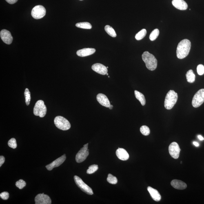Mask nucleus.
Segmentation results:
<instances>
[{"instance_id": "38", "label": "nucleus", "mask_w": 204, "mask_h": 204, "mask_svg": "<svg viewBox=\"0 0 204 204\" xmlns=\"http://www.w3.org/2000/svg\"><path fill=\"white\" fill-rule=\"evenodd\" d=\"M193 144H194L196 147H198L199 146V143H197V142L196 141H194L193 142Z\"/></svg>"}, {"instance_id": "20", "label": "nucleus", "mask_w": 204, "mask_h": 204, "mask_svg": "<svg viewBox=\"0 0 204 204\" xmlns=\"http://www.w3.org/2000/svg\"><path fill=\"white\" fill-rule=\"evenodd\" d=\"M147 190L150 194L152 199L156 201H159L161 199V196L158 191L152 187L149 186Z\"/></svg>"}, {"instance_id": "18", "label": "nucleus", "mask_w": 204, "mask_h": 204, "mask_svg": "<svg viewBox=\"0 0 204 204\" xmlns=\"http://www.w3.org/2000/svg\"><path fill=\"white\" fill-rule=\"evenodd\" d=\"M116 155L119 159L123 161L128 160L129 157V154L125 149L118 148L116 151Z\"/></svg>"}, {"instance_id": "13", "label": "nucleus", "mask_w": 204, "mask_h": 204, "mask_svg": "<svg viewBox=\"0 0 204 204\" xmlns=\"http://www.w3.org/2000/svg\"><path fill=\"white\" fill-rule=\"evenodd\" d=\"M0 36L3 42L7 44H10L13 40V38L10 32L5 29L1 31L0 32Z\"/></svg>"}, {"instance_id": "40", "label": "nucleus", "mask_w": 204, "mask_h": 204, "mask_svg": "<svg viewBox=\"0 0 204 204\" xmlns=\"http://www.w3.org/2000/svg\"><path fill=\"white\" fill-rule=\"evenodd\" d=\"M106 74H107V76H108V75H109V74L108 73H107Z\"/></svg>"}, {"instance_id": "30", "label": "nucleus", "mask_w": 204, "mask_h": 204, "mask_svg": "<svg viewBox=\"0 0 204 204\" xmlns=\"http://www.w3.org/2000/svg\"><path fill=\"white\" fill-rule=\"evenodd\" d=\"M98 169V166L97 165H93L90 166L89 167V169L87 171V174H93Z\"/></svg>"}, {"instance_id": "3", "label": "nucleus", "mask_w": 204, "mask_h": 204, "mask_svg": "<svg viewBox=\"0 0 204 204\" xmlns=\"http://www.w3.org/2000/svg\"><path fill=\"white\" fill-rule=\"evenodd\" d=\"M178 98V94L174 90H170L166 96L164 106L167 110H171L176 104Z\"/></svg>"}, {"instance_id": "34", "label": "nucleus", "mask_w": 204, "mask_h": 204, "mask_svg": "<svg viewBox=\"0 0 204 204\" xmlns=\"http://www.w3.org/2000/svg\"><path fill=\"white\" fill-rule=\"evenodd\" d=\"M0 197L3 200L8 199L9 197V194L8 192H4L0 194Z\"/></svg>"}, {"instance_id": "36", "label": "nucleus", "mask_w": 204, "mask_h": 204, "mask_svg": "<svg viewBox=\"0 0 204 204\" xmlns=\"http://www.w3.org/2000/svg\"><path fill=\"white\" fill-rule=\"evenodd\" d=\"M5 1L10 4H13L17 2L18 0H5Z\"/></svg>"}, {"instance_id": "39", "label": "nucleus", "mask_w": 204, "mask_h": 204, "mask_svg": "<svg viewBox=\"0 0 204 204\" xmlns=\"http://www.w3.org/2000/svg\"><path fill=\"white\" fill-rule=\"evenodd\" d=\"M113 105H110V107H109V109H112L113 108Z\"/></svg>"}, {"instance_id": "7", "label": "nucleus", "mask_w": 204, "mask_h": 204, "mask_svg": "<svg viewBox=\"0 0 204 204\" xmlns=\"http://www.w3.org/2000/svg\"><path fill=\"white\" fill-rule=\"evenodd\" d=\"M74 180L76 185L82 191L87 194L92 195L94 194L92 189L84 183L81 178L77 176H74Z\"/></svg>"}, {"instance_id": "6", "label": "nucleus", "mask_w": 204, "mask_h": 204, "mask_svg": "<svg viewBox=\"0 0 204 204\" xmlns=\"http://www.w3.org/2000/svg\"><path fill=\"white\" fill-rule=\"evenodd\" d=\"M204 102V89H200L195 94L192 100V105L195 108L201 106Z\"/></svg>"}, {"instance_id": "17", "label": "nucleus", "mask_w": 204, "mask_h": 204, "mask_svg": "<svg viewBox=\"0 0 204 204\" xmlns=\"http://www.w3.org/2000/svg\"><path fill=\"white\" fill-rule=\"evenodd\" d=\"M96 52V50L93 48H84L78 50L76 52L78 56L80 57H85L92 55Z\"/></svg>"}, {"instance_id": "1", "label": "nucleus", "mask_w": 204, "mask_h": 204, "mask_svg": "<svg viewBox=\"0 0 204 204\" xmlns=\"http://www.w3.org/2000/svg\"><path fill=\"white\" fill-rule=\"evenodd\" d=\"M191 48V43L189 40L185 39L180 41L176 49V56L179 59H183L188 55Z\"/></svg>"}, {"instance_id": "2", "label": "nucleus", "mask_w": 204, "mask_h": 204, "mask_svg": "<svg viewBox=\"0 0 204 204\" xmlns=\"http://www.w3.org/2000/svg\"><path fill=\"white\" fill-rule=\"evenodd\" d=\"M142 58L147 69L151 71L156 70L157 66V60L154 55L146 51L143 53Z\"/></svg>"}, {"instance_id": "19", "label": "nucleus", "mask_w": 204, "mask_h": 204, "mask_svg": "<svg viewBox=\"0 0 204 204\" xmlns=\"http://www.w3.org/2000/svg\"><path fill=\"white\" fill-rule=\"evenodd\" d=\"M171 185L174 188L179 190H183L186 188L187 186L185 182L178 180H173L171 182Z\"/></svg>"}, {"instance_id": "29", "label": "nucleus", "mask_w": 204, "mask_h": 204, "mask_svg": "<svg viewBox=\"0 0 204 204\" xmlns=\"http://www.w3.org/2000/svg\"><path fill=\"white\" fill-rule=\"evenodd\" d=\"M30 92L29 91L28 89H25L24 92V95L25 98V102L27 105H30V100H31V95Z\"/></svg>"}, {"instance_id": "33", "label": "nucleus", "mask_w": 204, "mask_h": 204, "mask_svg": "<svg viewBox=\"0 0 204 204\" xmlns=\"http://www.w3.org/2000/svg\"><path fill=\"white\" fill-rule=\"evenodd\" d=\"M197 73L200 75H203L204 74V66L202 64L198 65L197 67Z\"/></svg>"}, {"instance_id": "16", "label": "nucleus", "mask_w": 204, "mask_h": 204, "mask_svg": "<svg viewBox=\"0 0 204 204\" xmlns=\"http://www.w3.org/2000/svg\"><path fill=\"white\" fill-rule=\"evenodd\" d=\"M172 4L175 8L181 10H186L188 7L187 3L184 0H172Z\"/></svg>"}, {"instance_id": "24", "label": "nucleus", "mask_w": 204, "mask_h": 204, "mask_svg": "<svg viewBox=\"0 0 204 204\" xmlns=\"http://www.w3.org/2000/svg\"><path fill=\"white\" fill-rule=\"evenodd\" d=\"M76 26L81 28L90 29L92 28V25L87 22L80 23H76Z\"/></svg>"}, {"instance_id": "37", "label": "nucleus", "mask_w": 204, "mask_h": 204, "mask_svg": "<svg viewBox=\"0 0 204 204\" xmlns=\"http://www.w3.org/2000/svg\"><path fill=\"white\" fill-rule=\"evenodd\" d=\"M198 138L200 141H203L204 140V138L201 135H199L198 136Z\"/></svg>"}, {"instance_id": "11", "label": "nucleus", "mask_w": 204, "mask_h": 204, "mask_svg": "<svg viewBox=\"0 0 204 204\" xmlns=\"http://www.w3.org/2000/svg\"><path fill=\"white\" fill-rule=\"evenodd\" d=\"M36 204H51L52 201L49 196L44 194H40L36 196L35 198Z\"/></svg>"}, {"instance_id": "42", "label": "nucleus", "mask_w": 204, "mask_h": 204, "mask_svg": "<svg viewBox=\"0 0 204 204\" xmlns=\"http://www.w3.org/2000/svg\"><path fill=\"white\" fill-rule=\"evenodd\" d=\"M80 1H83V0H80Z\"/></svg>"}, {"instance_id": "9", "label": "nucleus", "mask_w": 204, "mask_h": 204, "mask_svg": "<svg viewBox=\"0 0 204 204\" xmlns=\"http://www.w3.org/2000/svg\"><path fill=\"white\" fill-rule=\"evenodd\" d=\"M46 14V10L42 5L34 7L32 11L31 14L34 19H39L42 18Z\"/></svg>"}, {"instance_id": "10", "label": "nucleus", "mask_w": 204, "mask_h": 204, "mask_svg": "<svg viewBox=\"0 0 204 204\" xmlns=\"http://www.w3.org/2000/svg\"><path fill=\"white\" fill-rule=\"evenodd\" d=\"M180 150L179 145L176 142H174L169 145V154L174 159H177L179 157Z\"/></svg>"}, {"instance_id": "4", "label": "nucleus", "mask_w": 204, "mask_h": 204, "mask_svg": "<svg viewBox=\"0 0 204 204\" xmlns=\"http://www.w3.org/2000/svg\"><path fill=\"white\" fill-rule=\"evenodd\" d=\"M54 123L60 130H67L70 129L71 125L68 120L62 116H57L54 118Z\"/></svg>"}, {"instance_id": "32", "label": "nucleus", "mask_w": 204, "mask_h": 204, "mask_svg": "<svg viewBox=\"0 0 204 204\" xmlns=\"http://www.w3.org/2000/svg\"><path fill=\"white\" fill-rule=\"evenodd\" d=\"M26 183L24 180H20L19 181L16 182V186L20 189H22L25 186H26Z\"/></svg>"}, {"instance_id": "23", "label": "nucleus", "mask_w": 204, "mask_h": 204, "mask_svg": "<svg viewBox=\"0 0 204 204\" xmlns=\"http://www.w3.org/2000/svg\"><path fill=\"white\" fill-rule=\"evenodd\" d=\"M105 30L107 33L111 36V37L115 38L116 36V34L115 31L112 27L107 25L105 27Z\"/></svg>"}, {"instance_id": "5", "label": "nucleus", "mask_w": 204, "mask_h": 204, "mask_svg": "<svg viewBox=\"0 0 204 204\" xmlns=\"http://www.w3.org/2000/svg\"><path fill=\"white\" fill-rule=\"evenodd\" d=\"M47 111V107L44 105V101L39 100L36 102L33 109L34 115L41 118L43 117L46 114Z\"/></svg>"}, {"instance_id": "41", "label": "nucleus", "mask_w": 204, "mask_h": 204, "mask_svg": "<svg viewBox=\"0 0 204 204\" xmlns=\"http://www.w3.org/2000/svg\"><path fill=\"white\" fill-rule=\"evenodd\" d=\"M107 69H108L109 68V67H107Z\"/></svg>"}, {"instance_id": "8", "label": "nucleus", "mask_w": 204, "mask_h": 204, "mask_svg": "<svg viewBox=\"0 0 204 204\" xmlns=\"http://www.w3.org/2000/svg\"><path fill=\"white\" fill-rule=\"evenodd\" d=\"M88 145V143L85 145L84 146L80 149V150L76 154L75 159L77 163H82L89 156Z\"/></svg>"}, {"instance_id": "14", "label": "nucleus", "mask_w": 204, "mask_h": 204, "mask_svg": "<svg viewBox=\"0 0 204 204\" xmlns=\"http://www.w3.org/2000/svg\"><path fill=\"white\" fill-rule=\"evenodd\" d=\"M92 69L94 72L102 75H105L108 72L107 67L100 63H96L93 65Z\"/></svg>"}, {"instance_id": "15", "label": "nucleus", "mask_w": 204, "mask_h": 204, "mask_svg": "<svg viewBox=\"0 0 204 204\" xmlns=\"http://www.w3.org/2000/svg\"><path fill=\"white\" fill-rule=\"evenodd\" d=\"M96 99L100 105L106 107H109L110 105V102L105 94H99L96 96Z\"/></svg>"}, {"instance_id": "31", "label": "nucleus", "mask_w": 204, "mask_h": 204, "mask_svg": "<svg viewBox=\"0 0 204 204\" xmlns=\"http://www.w3.org/2000/svg\"><path fill=\"white\" fill-rule=\"evenodd\" d=\"M8 145L9 147L13 149H16L17 147V143L15 138H12L9 140L8 142Z\"/></svg>"}, {"instance_id": "27", "label": "nucleus", "mask_w": 204, "mask_h": 204, "mask_svg": "<svg viewBox=\"0 0 204 204\" xmlns=\"http://www.w3.org/2000/svg\"><path fill=\"white\" fill-rule=\"evenodd\" d=\"M107 181L109 183L113 185L116 184L118 182L117 178L110 174H108V177L107 178Z\"/></svg>"}, {"instance_id": "26", "label": "nucleus", "mask_w": 204, "mask_h": 204, "mask_svg": "<svg viewBox=\"0 0 204 204\" xmlns=\"http://www.w3.org/2000/svg\"><path fill=\"white\" fill-rule=\"evenodd\" d=\"M159 30L158 29H155L153 31L149 36V39L151 41H154L158 37L159 34Z\"/></svg>"}, {"instance_id": "28", "label": "nucleus", "mask_w": 204, "mask_h": 204, "mask_svg": "<svg viewBox=\"0 0 204 204\" xmlns=\"http://www.w3.org/2000/svg\"><path fill=\"white\" fill-rule=\"evenodd\" d=\"M140 131L141 133L145 136L148 135L150 133V129L146 125H143L140 127Z\"/></svg>"}, {"instance_id": "21", "label": "nucleus", "mask_w": 204, "mask_h": 204, "mask_svg": "<svg viewBox=\"0 0 204 204\" xmlns=\"http://www.w3.org/2000/svg\"><path fill=\"white\" fill-rule=\"evenodd\" d=\"M186 77L187 81L188 83H192L195 81L196 75L192 70H189L186 73Z\"/></svg>"}, {"instance_id": "12", "label": "nucleus", "mask_w": 204, "mask_h": 204, "mask_svg": "<svg viewBox=\"0 0 204 204\" xmlns=\"http://www.w3.org/2000/svg\"><path fill=\"white\" fill-rule=\"evenodd\" d=\"M66 157L65 154L64 155L61 157L54 160V161L52 162L50 164L47 165L46 166V168L48 171L52 170L54 167H58L62 164L66 160Z\"/></svg>"}, {"instance_id": "22", "label": "nucleus", "mask_w": 204, "mask_h": 204, "mask_svg": "<svg viewBox=\"0 0 204 204\" xmlns=\"http://www.w3.org/2000/svg\"><path fill=\"white\" fill-rule=\"evenodd\" d=\"M135 94L136 98L139 100L141 105L143 106L145 105L146 101H145V98L144 94L137 90L135 91Z\"/></svg>"}, {"instance_id": "25", "label": "nucleus", "mask_w": 204, "mask_h": 204, "mask_svg": "<svg viewBox=\"0 0 204 204\" xmlns=\"http://www.w3.org/2000/svg\"><path fill=\"white\" fill-rule=\"evenodd\" d=\"M147 33V31L145 29H142L138 33L136 34L135 38L136 40L138 41H140L143 39L144 38L146 35Z\"/></svg>"}, {"instance_id": "35", "label": "nucleus", "mask_w": 204, "mask_h": 204, "mask_svg": "<svg viewBox=\"0 0 204 204\" xmlns=\"http://www.w3.org/2000/svg\"><path fill=\"white\" fill-rule=\"evenodd\" d=\"M5 161V158L4 156H0V167L4 163Z\"/></svg>"}]
</instances>
